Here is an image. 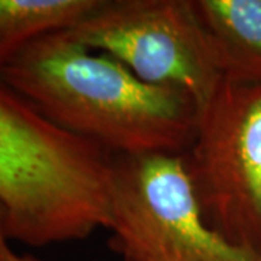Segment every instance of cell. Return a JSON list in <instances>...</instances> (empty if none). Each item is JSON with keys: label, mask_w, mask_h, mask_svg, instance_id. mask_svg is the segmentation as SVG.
<instances>
[{"label": "cell", "mask_w": 261, "mask_h": 261, "mask_svg": "<svg viewBox=\"0 0 261 261\" xmlns=\"http://www.w3.org/2000/svg\"><path fill=\"white\" fill-rule=\"evenodd\" d=\"M0 261H39L29 254H19L12 248L10 240L5 235L2 228V209H0Z\"/></svg>", "instance_id": "8"}, {"label": "cell", "mask_w": 261, "mask_h": 261, "mask_svg": "<svg viewBox=\"0 0 261 261\" xmlns=\"http://www.w3.org/2000/svg\"><path fill=\"white\" fill-rule=\"evenodd\" d=\"M0 82L60 128L112 155H185L199 108L185 92L145 83L68 31L34 39L0 70Z\"/></svg>", "instance_id": "1"}, {"label": "cell", "mask_w": 261, "mask_h": 261, "mask_svg": "<svg viewBox=\"0 0 261 261\" xmlns=\"http://www.w3.org/2000/svg\"><path fill=\"white\" fill-rule=\"evenodd\" d=\"M183 160L207 225L261 254V86L222 80Z\"/></svg>", "instance_id": "4"}, {"label": "cell", "mask_w": 261, "mask_h": 261, "mask_svg": "<svg viewBox=\"0 0 261 261\" xmlns=\"http://www.w3.org/2000/svg\"><path fill=\"white\" fill-rule=\"evenodd\" d=\"M67 31L145 83L192 96L199 109L222 82L192 0H100Z\"/></svg>", "instance_id": "5"}, {"label": "cell", "mask_w": 261, "mask_h": 261, "mask_svg": "<svg viewBox=\"0 0 261 261\" xmlns=\"http://www.w3.org/2000/svg\"><path fill=\"white\" fill-rule=\"evenodd\" d=\"M222 80L261 86V0H192Z\"/></svg>", "instance_id": "6"}, {"label": "cell", "mask_w": 261, "mask_h": 261, "mask_svg": "<svg viewBox=\"0 0 261 261\" xmlns=\"http://www.w3.org/2000/svg\"><path fill=\"white\" fill-rule=\"evenodd\" d=\"M100 0H0V70L34 39L75 27Z\"/></svg>", "instance_id": "7"}, {"label": "cell", "mask_w": 261, "mask_h": 261, "mask_svg": "<svg viewBox=\"0 0 261 261\" xmlns=\"http://www.w3.org/2000/svg\"><path fill=\"white\" fill-rule=\"evenodd\" d=\"M115 155L0 82V209L10 241H82L109 228Z\"/></svg>", "instance_id": "2"}, {"label": "cell", "mask_w": 261, "mask_h": 261, "mask_svg": "<svg viewBox=\"0 0 261 261\" xmlns=\"http://www.w3.org/2000/svg\"><path fill=\"white\" fill-rule=\"evenodd\" d=\"M108 229L123 261H261L207 225L176 154L115 157Z\"/></svg>", "instance_id": "3"}]
</instances>
